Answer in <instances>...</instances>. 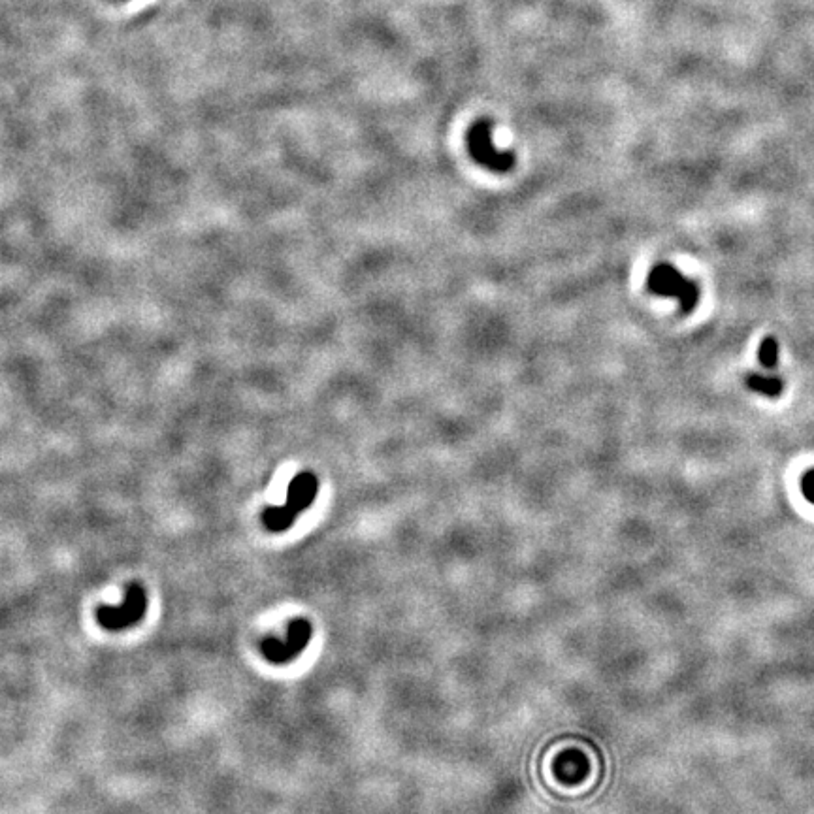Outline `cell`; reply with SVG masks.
Wrapping results in <instances>:
<instances>
[{
	"label": "cell",
	"instance_id": "obj_3",
	"mask_svg": "<svg viewBox=\"0 0 814 814\" xmlns=\"http://www.w3.org/2000/svg\"><path fill=\"white\" fill-rule=\"evenodd\" d=\"M468 149L470 155L479 164L489 168L492 172L504 174L515 166V153L498 149L492 144V123L489 119H481L475 123L468 132Z\"/></svg>",
	"mask_w": 814,
	"mask_h": 814
},
{
	"label": "cell",
	"instance_id": "obj_2",
	"mask_svg": "<svg viewBox=\"0 0 814 814\" xmlns=\"http://www.w3.org/2000/svg\"><path fill=\"white\" fill-rule=\"evenodd\" d=\"M647 287L652 294L666 296V298H677L681 304L683 313H690L696 310L698 300H700V289L696 283L688 281L686 277L673 268L671 264H660L652 270L647 279Z\"/></svg>",
	"mask_w": 814,
	"mask_h": 814
},
{
	"label": "cell",
	"instance_id": "obj_4",
	"mask_svg": "<svg viewBox=\"0 0 814 814\" xmlns=\"http://www.w3.org/2000/svg\"><path fill=\"white\" fill-rule=\"evenodd\" d=\"M310 637V624L306 620H294L293 624L289 626L287 639H266L262 643V654L274 664L289 662L306 649Z\"/></svg>",
	"mask_w": 814,
	"mask_h": 814
},
{
	"label": "cell",
	"instance_id": "obj_6",
	"mask_svg": "<svg viewBox=\"0 0 814 814\" xmlns=\"http://www.w3.org/2000/svg\"><path fill=\"white\" fill-rule=\"evenodd\" d=\"M296 513L293 509H289L287 505H279V507H268L262 515V522L268 530L272 532H285L293 526Z\"/></svg>",
	"mask_w": 814,
	"mask_h": 814
},
{
	"label": "cell",
	"instance_id": "obj_9",
	"mask_svg": "<svg viewBox=\"0 0 814 814\" xmlns=\"http://www.w3.org/2000/svg\"><path fill=\"white\" fill-rule=\"evenodd\" d=\"M801 490H803L805 498H807L811 504H814V470L803 475V479H801Z\"/></svg>",
	"mask_w": 814,
	"mask_h": 814
},
{
	"label": "cell",
	"instance_id": "obj_8",
	"mask_svg": "<svg viewBox=\"0 0 814 814\" xmlns=\"http://www.w3.org/2000/svg\"><path fill=\"white\" fill-rule=\"evenodd\" d=\"M758 357H760L762 366L767 368V370L775 368V366H777V360H779V343H777V340H775V338H766V340L762 342V345H760Z\"/></svg>",
	"mask_w": 814,
	"mask_h": 814
},
{
	"label": "cell",
	"instance_id": "obj_1",
	"mask_svg": "<svg viewBox=\"0 0 814 814\" xmlns=\"http://www.w3.org/2000/svg\"><path fill=\"white\" fill-rule=\"evenodd\" d=\"M147 611V594L142 585L132 583L125 600L119 605H102L97 609L98 624L108 632H121L136 626Z\"/></svg>",
	"mask_w": 814,
	"mask_h": 814
},
{
	"label": "cell",
	"instance_id": "obj_7",
	"mask_svg": "<svg viewBox=\"0 0 814 814\" xmlns=\"http://www.w3.org/2000/svg\"><path fill=\"white\" fill-rule=\"evenodd\" d=\"M747 385L750 391L758 392L762 396H769V398H777L781 396L784 383L779 377H767V375L750 374L747 377Z\"/></svg>",
	"mask_w": 814,
	"mask_h": 814
},
{
	"label": "cell",
	"instance_id": "obj_5",
	"mask_svg": "<svg viewBox=\"0 0 814 814\" xmlns=\"http://www.w3.org/2000/svg\"><path fill=\"white\" fill-rule=\"evenodd\" d=\"M319 492V481L313 473H298L287 490V507L294 513L306 511Z\"/></svg>",
	"mask_w": 814,
	"mask_h": 814
}]
</instances>
